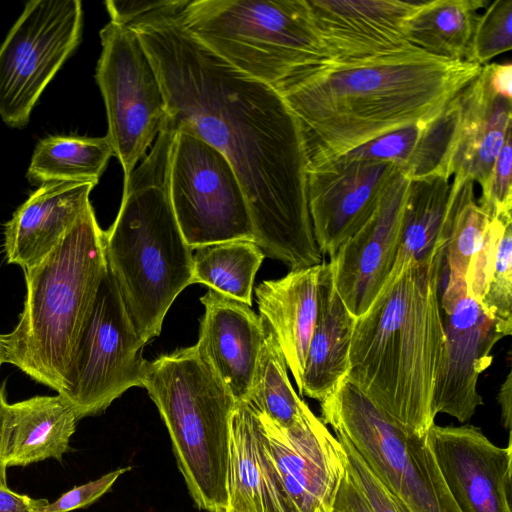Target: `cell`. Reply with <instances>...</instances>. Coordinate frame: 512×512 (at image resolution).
Segmentation results:
<instances>
[{"instance_id": "obj_16", "label": "cell", "mask_w": 512, "mask_h": 512, "mask_svg": "<svg viewBox=\"0 0 512 512\" xmlns=\"http://www.w3.org/2000/svg\"><path fill=\"white\" fill-rule=\"evenodd\" d=\"M441 475L462 512H512V439L493 444L479 427L433 425L428 432Z\"/></svg>"}, {"instance_id": "obj_14", "label": "cell", "mask_w": 512, "mask_h": 512, "mask_svg": "<svg viewBox=\"0 0 512 512\" xmlns=\"http://www.w3.org/2000/svg\"><path fill=\"white\" fill-rule=\"evenodd\" d=\"M400 173L387 161L346 153L307 163V197L313 233L331 258L373 216Z\"/></svg>"}, {"instance_id": "obj_29", "label": "cell", "mask_w": 512, "mask_h": 512, "mask_svg": "<svg viewBox=\"0 0 512 512\" xmlns=\"http://www.w3.org/2000/svg\"><path fill=\"white\" fill-rule=\"evenodd\" d=\"M113 156L107 136H49L36 146L27 171L33 184L92 182L97 184Z\"/></svg>"}, {"instance_id": "obj_21", "label": "cell", "mask_w": 512, "mask_h": 512, "mask_svg": "<svg viewBox=\"0 0 512 512\" xmlns=\"http://www.w3.org/2000/svg\"><path fill=\"white\" fill-rule=\"evenodd\" d=\"M461 121L451 171L455 183L467 179L483 189L511 132L512 100L497 95L485 64L460 93Z\"/></svg>"}, {"instance_id": "obj_3", "label": "cell", "mask_w": 512, "mask_h": 512, "mask_svg": "<svg viewBox=\"0 0 512 512\" xmlns=\"http://www.w3.org/2000/svg\"><path fill=\"white\" fill-rule=\"evenodd\" d=\"M445 255L411 262L386 280L357 317L346 378L407 433L435 424L433 398L444 353L440 274Z\"/></svg>"}, {"instance_id": "obj_24", "label": "cell", "mask_w": 512, "mask_h": 512, "mask_svg": "<svg viewBox=\"0 0 512 512\" xmlns=\"http://www.w3.org/2000/svg\"><path fill=\"white\" fill-rule=\"evenodd\" d=\"M461 121L459 94L436 116L379 137L350 153L395 164L411 181L451 179V162Z\"/></svg>"}, {"instance_id": "obj_5", "label": "cell", "mask_w": 512, "mask_h": 512, "mask_svg": "<svg viewBox=\"0 0 512 512\" xmlns=\"http://www.w3.org/2000/svg\"><path fill=\"white\" fill-rule=\"evenodd\" d=\"M23 271L22 313L15 328L1 334L5 363L61 395L77 340L107 271L103 230L92 205L41 262Z\"/></svg>"}, {"instance_id": "obj_11", "label": "cell", "mask_w": 512, "mask_h": 512, "mask_svg": "<svg viewBox=\"0 0 512 512\" xmlns=\"http://www.w3.org/2000/svg\"><path fill=\"white\" fill-rule=\"evenodd\" d=\"M100 40L95 79L106 108V136L126 183L160 131L166 100L152 62L132 28L110 20L101 29Z\"/></svg>"}, {"instance_id": "obj_34", "label": "cell", "mask_w": 512, "mask_h": 512, "mask_svg": "<svg viewBox=\"0 0 512 512\" xmlns=\"http://www.w3.org/2000/svg\"><path fill=\"white\" fill-rule=\"evenodd\" d=\"M512 48V0L489 1L479 14L465 61L483 66Z\"/></svg>"}, {"instance_id": "obj_42", "label": "cell", "mask_w": 512, "mask_h": 512, "mask_svg": "<svg viewBox=\"0 0 512 512\" xmlns=\"http://www.w3.org/2000/svg\"><path fill=\"white\" fill-rule=\"evenodd\" d=\"M498 403L501 407L502 425L511 429L512 426V373L509 372L506 380L501 385L497 395Z\"/></svg>"}, {"instance_id": "obj_13", "label": "cell", "mask_w": 512, "mask_h": 512, "mask_svg": "<svg viewBox=\"0 0 512 512\" xmlns=\"http://www.w3.org/2000/svg\"><path fill=\"white\" fill-rule=\"evenodd\" d=\"M441 278L445 281L443 292H439L445 343L433 412L435 416L448 414L464 423L483 404L477 390L478 378L491 364L493 346L503 337L495 321L467 293L465 279L446 271L445 257Z\"/></svg>"}, {"instance_id": "obj_20", "label": "cell", "mask_w": 512, "mask_h": 512, "mask_svg": "<svg viewBox=\"0 0 512 512\" xmlns=\"http://www.w3.org/2000/svg\"><path fill=\"white\" fill-rule=\"evenodd\" d=\"M92 182L41 185L5 225L4 252L23 270L41 262L91 204Z\"/></svg>"}, {"instance_id": "obj_9", "label": "cell", "mask_w": 512, "mask_h": 512, "mask_svg": "<svg viewBox=\"0 0 512 512\" xmlns=\"http://www.w3.org/2000/svg\"><path fill=\"white\" fill-rule=\"evenodd\" d=\"M168 189L177 224L192 249L231 240L254 242L249 205L233 166L190 132L175 131Z\"/></svg>"}, {"instance_id": "obj_45", "label": "cell", "mask_w": 512, "mask_h": 512, "mask_svg": "<svg viewBox=\"0 0 512 512\" xmlns=\"http://www.w3.org/2000/svg\"><path fill=\"white\" fill-rule=\"evenodd\" d=\"M3 363H5V358H4V349H3V345H2V341H1V334H0V368Z\"/></svg>"}, {"instance_id": "obj_44", "label": "cell", "mask_w": 512, "mask_h": 512, "mask_svg": "<svg viewBox=\"0 0 512 512\" xmlns=\"http://www.w3.org/2000/svg\"><path fill=\"white\" fill-rule=\"evenodd\" d=\"M389 492V491H388ZM391 495V494H390ZM391 497L393 498V500L395 501L397 507H398V510L399 512H409L406 507L400 502L398 501L396 498H394L392 495Z\"/></svg>"}, {"instance_id": "obj_39", "label": "cell", "mask_w": 512, "mask_h": 512, "mask_svg": "<svg viewBox=\"0 0 512 512\" xmlns=\"http://www.w3.org/2000/svg\"><path fill=\"white\" fill-rule=\"evenodd\" d=\"M162 1H113L105 2L111 21L128 25L138 17L158 7Z\"/></svg>"}, {"instance_id": "obj_19", "label": "cell", "mask_w": 512, "mask_h": 512, "mask_svg": "<svg viewBox=\"0 0 512 512\" xmlns=\"http://www.w3.org/2000/svg\"><path fill=\"white\" fill-rule=\"evenodd\" d=\"M200 301L205 312L196 346L235 400L247 401L264 340V319L247 304L212 289Z\"/></svg>"}, {"instance_id": "obj_12", "label": "cell", "mask_w": 512, "mask_h": 512, "mask_svg": "<svg viewBox=\"0 0 512 512\" xmlns=\"http://www.w3.org/2000/svg\"><path fill=\"white\" fill-rule=\"evenodd\" d=\"M79 0H32L0 46V116L27 124L48 83L80 41Z\"/></svg>"}, {"instance_id": "obj_27", "label": "cell", "mask_w": 512, "mask_h": 512, "mask_svg": "<svg viewBox=\"0 0 512 512\" xmlns=\"http://www.w3.org/2000/svg\"><path fill=\"white\" fill-rule=\"evenodd\" d=\"M456 207V188L449 178L410 182L399 249L387 280L396 278L411 262L445 255Z\"/></svg>"}, {"instance_id": "obj_33", "label": "cell", "mask_w": 512, "mask_h": 512, "mask_svg": "<svg viewBox=\"0 0 512 512\" xmlns=\"http://www.w3.org/2000/svg\"><path fill=\"white\" fill-rule=\"evenodd\" d=\"M495 321L502 337L512 333V222L504 227L497 242L491 267L478 301Z\"/></svg>"}, {"instance_id": "obj_41", "label": "cell", "mask_w": 512, "mask_h": 512, "mask_svg": "<svg viewBox=\"0 0 512 512\" xmlns=\"http://www.w3.org/2000/svg\"><path fill=\"white\" fill-rule=\"evenodd\" d=\"M489 81L493 91L506 99L512 100L511 82H512V64H488Z\"/></svg>"}, {"instance_id": "obj_1", "label": "cell", "mask_w": 512, "mask_h": 512, "mask_svg": "<svg viewBox=\"0 0 512 512\" xmlns=\"http://www.w3.org/2000/svg\"><path fill=\"white\" fill-rule=\"evenodd\" d=\"M180 0L162 1L128 26L155 69L164 121L219 150L247 198L254 243L291 270L319 265L307 197V156L297 119L278 91L233 67L182 24Z\"/></svg>"}, {"instance_id": "obj_38", "label": "cell", "mask_w": 512, "mask_h": 512, "mask_svg": "<svg viewBox=\"0 0 512 512\" xmlns=\"http://www.w3.org/2000/svg\"><path fill=\"white\" fill-rule=\"evenodd\" d=\"M332 512H373L347 468L340 482Z\"/></svg>"}, {"instance_id": "obj_6", "label": "cell", "mask_w": 512, "mask_h": 512, "mask_svg": "<svg viewBox=\"0 0 512 512\" xmlns=\"http://www.w3.org/2000/svg\"><path fill=\"white\" fill-rule=\"evenodd\" d=\"M142 387L167 427L195 504L207 512H226L235 398L196 344L146 361Z\"/></svg>"}, {"instance_id": "obj_31", "label": "cell", "mask_w": 512, "mask_h": 512, "mask_svg": "<svg viewBox=\"0 0 512 512\" xmlns=\"http://www.w3.org/2000/svg\"><path fill=\"white\" fill-rule=\"evenodd\" d=\"M264 326V340L247 402L276 425L291 428L301 420L308 405L293 389L284 354L265 319Z\"/></svg>"}, {"instance_id": "obj_37", "label": "cell", "mask_w": 512, "mask_h": 512, "mask_svg": "<svg viewBox=\"0 0 512 512\" xmlns=\"http://www.w3.org/2000/svg\"><path fill=\"white\" fill-rule=\"evenodd\" d=\"M130 469L131 467L118 468L96 480L76 486L46 505L42 512H71L87 507L108 492L116 480Z\"/></svg>"}, {"instance_id": "obj_40", "label": "cell", "mask_w": 512, "mask_h": 512, "mask_svg": "<svg viewBox=\"0 0 512 512\" xmlns=\"http://www.w3.org/2000/svg\"><path fill=\"white\" fill-rule=\"evenodd\" d=\"M48 504L47 499H34L8 487H0V512H42Z\"/></svg>"}, {"instance_id": "obj_43", "label": "cell", "mask_w": 512, "mask_h": 512, "mask_svg": "<svg viewBox=\"0 0 512 512\" xmlns=\"http://www.w3.org/2000/svg\"><path fill=\"white\" fill-rule=\"evenodd\" d=\"M7 401L4 394V388L0 385V487H8L7 486V467L3 463L1 456V439H2V427L4 414L7 407Z\"/></svg>"}, {"instance_id": "obj_7", "label": "cell", "mask_w": 512, "mask_h": 512, "mask_svg": "<svg viewBox=\"0 0 512 512\" xmlns=\"http://www.w3.org/2000/svg\"><path fill=\"white\" fill-rule=\"evenodd\" d=\"M178 14L211 51L274 88L329 59L307 0H180Z\"/></svg>"}, {"instance_id": "obj_36", "label": "cell", "mask_w": 512, "mask_h": 512, "mask_svg": "<svg viewBox=\"0 0 512 512\" xmlns=\"http://www.w3.org/2000/svg\"><path fill=\"white\" fill-rule=\"evenodd\" d=\"M335 435L346 453V468L373 512H399L386 487L365 464L348 439L338 432Z\"/></svg>"}, {"instance_id": "obj_22", "label": "cell", "mask_w": 512, "mask_h": 512, "mask_svg": "<svg viewBox=\"0 0 512 512\" xmlns=\"http://www.w3.org/2000/svg\"><path fill=\"white\" fill-rule=\"evenodd\" d=\"M228 507L234 512H294L255 409L236 403L231 420Z\"/></svg>"}, {"instance_id": "obj_10", "label": "cell", "mask_w": 512, "mask_h": 512, "mask_svg": "<svg viewBox=\"0 0 512 512\" xmlns=\"http://www.w3.org/2000/svg\"><path fill=\"white\" fill-rule=\"evenodd\" d=\"M146 344L136 332L114 277L108 270L72 356L60 395L78 420L105 411L132 387H142Z\"/></svg>"}, {"instance_id": "obj_32", "label": "cell", "mask_w": 512, "mask_h": 512, "mask_svg": "<svg viewBox=\"0 0 512 512\" xmlns=\"http://www.w3.org/2000/svg\"><path fill=\"white\" fill-rule=\"evenodd\" d=\"M456 188V213L445 251L446 271L465 279L472 257L481 248L489 217L479 206L472 180L451 181Z\"/></svg>"}, {"instance_id": "obj_15", "label": "cell", "mask_w": 512, "mask_h": 512, "mask_svg": "<svg viewBox=\"0 0 512 512\" xmlns=\"http://www.w3.org/2000/svg\"><path fill=\"white\" fill-rule=\"evenodd\" d=\"M257 415L294 512H332L346 470V453L338 439L308 406L291 428Z\"/></svg>"}, {"instance_id": "obj_4", "label": "cell", "mask_w": 512, "mask_h": 512, "mask_svg": "<svg viewBox=\"0 0 512 512\" xmlns=\"http://www.w3.org/2000/svg\"><path fill=\"white\" fill-rule=\"evenodd\" d=\"M175 131L163 121L152 149L123 185L119 212L103 231L108 270L145 344L157 337L176 297L191 285L193 249L177 224L169 197Z\"/></svg>"}, {"instance_id": "obj_26", "label": "cell", "mask_w": 512, "mask_h": 512, "mask_svg": "<svg viewBox=\"0 0 512 512\" xmlns=\"http://www.w3.org/2000/svg\"><path fill=\"white\" fill-rule=\"evenodd\" d=\"M355 320L335 289L329 262L323 261L317 318L306 355L301 396L322 402L346 378Z\"/></svg>"}, {"instance_id": "obj_2", "label": "cell", "mask_w": 512, "mask_h": 512, "mask_svg": "<svg viewBox=\"0 0 512 512\" xmlns=\"http://www.w3.org/2000/svg\"><path fill=\"white\" fill-rule=\"evenodd\" d=\"M481 67L413 46L366 58L325 59L275 89L298 121L310 163L436 116Z\"/></svg>"}, {"instance_id": "obj_30", "label": "cell", "mask_w": 512, "mask_h": 512, "mask_svg": "<svg viewBox=\"0 0 512 512\" xmlns=\"http://www.w3.org/2000/svg\"><path fill=\"white\" fill-rule=\"evenodd\" d=\"M191 284H204L218 293L252 305L255 275L265 257L249 240H231L193 249Z\"/></svg>"}, {"instance_id": "obj_18", "label": "cell", "mask_w": 512, "mask_h": 512, "mask_svg": "<svg viewBox=\"0 0 512 512\" xmlns=\"http://www.w3.org/2000/svg\"><path fill=\"white\" fill-rule=\"evenodd\" d=\"M307 3L329 59L366 58L414 46L406 37L404 24L419 2L307 0Z\"/></svg>"}, {"instance_id": "obj_35", "label": "cell", "mask_w": 512, "mask_h": 512, "mask_svg": "<svg viewBox=\"0 0 512 512\" xmlns=\"http://www.w3.org/2000/svg\"><path fill=\"white\" fill-rule=\"evenodd\" d=\"M512 131L508 133L478 202L489 219L511 215Z\"/></svg>"}, {"instance_id": "obj_17", "label": "cell", "mask_w": 512, "mask_h": 512, "mask_svg": "<svg viewBox=\"0 0 512 512\" xmlns=\"http://www.w3.org/2000/svg\"><path fill=\"white\" fill-rule=\"evenodd\" d=\"M410 182L400 172L373 216L330 258L335 289L355 318L368 310L392 270Z\"/></svg>"}, {"instance_id": "obj_28", "label": "cell", "mask_w": 512, "mask_h": 512, "mask_svg": "<svg viewBox=\"0 0 512 512\" xmlns=\"http://www.w3.org/2000/svg\"><path fill=\"white\" fill-rule=\"evenodd\" d=\"M486 0L421 1L408 16L404 30L409 42L450 60H465L480 9Z\"/></svg>"}, {"instance_id": "obj_46", "label": "cell", "mask_w": 512, "mask_h": 512, "mask_svg": "<svg viewBox=\"0 0 512 512\" xmlns=\"http://www.w3.org/2000/svg\"><path fill=\"white\" fill-rule=\"evenodd\" d=\"M226 512H234L231 508L228 507Z\"/></svg>"}, {"instance_id": "obj_25", "label": "cell", "mask_w": 512, "mask_h": 512, "mask_svg": "<svg viewBox=\"0 0 512 512\" xmlns=\"http://www.w3.org/2000/svg\"><path fill=\"white\" fill-rule=\"evenodd\" d=\"M78 421L60 396H34L7 404L1 456L7 468L28 466L45 459L62 461Z\"/></svg>"}, {"instance_id": "obj_8", "label": "cell", "mask_w": 512, "mask_h": 512, "mask_svg": "<svg viewBox=\"0 0 512 512\" xmlns=\"http://www.w3.org/2000/svg\"><path fill=\"white\" fill-rule=\"evenodd\" d=\"M321 403V421L344 435L409 512H462L437 465L428 433H407L347 378Z\"/></svg>"}, {"instance_id": "obj_23", "label": "cell", "mask_w": 512, "mask_h": 512, "mask_svg": "<svg viewBox=\"0 0 512 512\" xmlns=\"http://www.w3.org/2000/svg\"><path fill=\"white\" fill-rule=\"evenodd\" d=\"M321 264L291 270L255 288L261 316L271 326L301 396L302 376L318 311Z\"/></svg>"}]
</instances>
